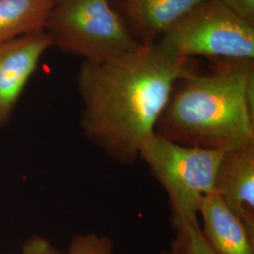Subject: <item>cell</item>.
<instances>
[{"label":"cell","instance_id":"cell-4","mask_svg":"<svg viewBox=\"0 0 254 254\" xmlns=\"http://www.w3.org/2000/svg\"><path fill=\"white\" fill-rule=\"evenodd\" d=\"M53 46L101 63L140 46L111 0H57L46 27Z\"/></svg>","mask_w":254,"mask_h":254},{"label":"cell","instance_id":"cell-2","mask_svg":"<svg viewBox=\"0 0 254 254\" xmlns=\"http://www.w3.org/2000/svg\"><path fill=\"white\" fill-rule=\"evenodd\" d=\"M155 133L181 145L218 152L254 147V61L216 60L173 88Z\"/></svg>","mask_w":254,"mask_h":254},{"label":"cell","instance_id":"cell-3","mask_svg":"<svg viewBox=\"0 0 254 254\" xmlns=\"http://www.w3.org/2000/svg\"><path fill=\"white\" fill-rule=\"evenodd\" d=\"M224 154L181 145L154 132L140 147L139 159L167 192L172 220L198 222L202 200L215 191Z\"/></svg>","mask_w":254,"mask_h":254},{"label":"cell","instance_id":"cell-5","mask_svg":"<svg viewBox=\"0 0 254 254\" xmlns=\"http://www.w3.org/2000/svg\"><path fill=\"white\" fill-rule=\"evenodd\" d=\"M157 44L188 59L254 61V24L219 0H205L174 23Z\"/></svg>","mask_w":254,"mask_h":254},{"label":"cell","instance_id":"cell-13","mask_svg":"<svg viewBox=\"0 0 254 254\" xmlns=\"http://www.w3.org/2000/svg\"><path fill=\"white\" fill-rule=\"evenodd\" d=\"M21 254H62L53 244L45 237L32 236L23 244Z\"/></svg>","mask_w":254,"mask_h":254},{"label":"cell","instance_id":"cell-6","mask_svg":"<svg viewBox=\"0 0 254 254\" xmlns=\"http://www.w3.org/2000/svg\"><path fill=\"white\" fill-rule=\"evenodd\" d=\"M51 46L46 30L0 43V129L9 124L27 82Z\"/></svg>","mask_w":254,"mask_h":254},{"label":"cell","instance_id":"cell-9","mask_svg":"<svg viewBox=\"0 0 254 254\" xmlns=\"http://www.w3.org/2000/svg\"><path fill=\"white\" fill-rule=\"evenodd\" d=\"M200 230L216 254H254V237L214 191L202 200Z\"/></svg>","mask_w":254,"mask_h":254},{"label":"cell","instance_id":"cell-11","mask_svg":"<svg viewBox=\"0 0 254 254\" xmlns=\"http://www.w3.org/2000/svg\"><path fill=\"white\" fill-rule=\"evenodd\" d=\"M173 236L159 254H216L200 230V222L172 220Z\"/></svg>","mask_w":254,"mask_h":254},{"label":"cell","instance_id":"cell-10","mask_svg":"<svg viewBox=\"0 0 254 254\" xmlns=\"http://www.w3.org/2000/svg\"><path fill=\"white\" fill-rule=\"evenodd\" d=\"M57 0H0V43L46 29Z\"/></svg>","mask_w":254,"mask_h":254},{"label":"cell","instance_id":"cell-14","mask_svg":"<svg viewBox=\"0 0 254 254\" xmlns=\"http://www.w3.org/2000/svg\"><path fill=\"white\" fill-rule=\"evenodd\" d=\"M236 14L254 24V0H219Z\"/></svg>","mask_w":254,"mask_h":254},{"label":"cell","instance_id":"cell-7","mask_svg":"<svg viewBox=\"0 0 254 254\" xmlns=\"http://www.w3.org/2000/svg\"><path fill=\"white\" fill-rule=\"evenodd\" d=\"M215 192L254 237V147L224 154Z\"/></svg>","mask_w":254,"mask_h":254},{"label":"cell","instance_id":"cell-12","mask_svg":"<svg viewBox=\"0 0 254 254\" xmlns=\"http://www.w3.org/2000/svg\"><path fill=\"white\" fill-rule=\"evenodd\" d=\"M64 254H114V244L109 236L95 233L75 235Z\"/></svg>","mask_w":254,"mask_h":254},{"label":"cell","instance_id":"cell-1","mask_svg":"<svg viewBox=\"0 0 254 254\" xmlns=\"http://www.w3.org/2000/svg\"><path fill=\"white\" fill-rule=\"evenodd\" d=\"M194 70L191 59L157 43L101 63L84 61L77 74L83 135L113 161L136 163L175 84Z\"/></svg>","mask_w":254,"mask_h":254},{"label":"cell","instance_id":"cell-8","mask_svg":"<svg viewBox=\"0 0 254 254\" xmlns=\"http://www.w3.org/2000/svg\"><path fill=\"white\" fill-rule=\"evenodd\" d=\"M203 1L205 0H117L115 9L139 43L151 45Z\"/></svg>","mask_w":254,"mask_h":254}]
</instances>
